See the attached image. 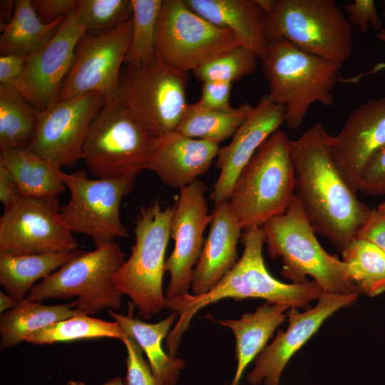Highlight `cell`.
Masks as SVG:
<instances>
[{
    "mask_svg": "<svg viewBox=\"0 0 385 385\" xmlns=\"http://www.w3.org/2000/svg\"><path fill=\"white\" fill-rule=\"evenodd\" d=\"M19 195L16 181L4 168L0 166V201L4 209L9 207Z\"/></svg>",
    "mask_w": 385,
    "mask_h": 385,
    "instance_id": "ee69618b",
    "label": "cell"
},
{
    "mask_svg": "<svg viewBox=\"0 0 385 385\" xmlns=\"http://www.w3.org/2000/svg\"><path fill=\"white\" fill-rule=\"evenodd\" d=\"M31 4L39 19L45 24H51L72 14L76 0H32Z\"/></svg>",
    "mask_w": 385,
    "mask_h": 385,
    "instance_id": "60d3db41",
    "label": "cell"
},
{
    "mask_svg": "<svg viewBox=\"0 0 385 385\" xmlns=\"http://www.w3.org/2000/svg\"><path fill=\"white\" fill-rule=\"evenodd\" d=\"M174 210L163 208L158 199L139 209L130 256L114 277L118 289L130 298L144 319L165 308L163 277Z\"/></svg>",
    "mask_w": 385,
    "mask_h": 385,
    "instance_id": "52a82bcc",
    "label": "cell"
},
{
    "mask_svg": "<svg viewBox=\"0 0 385 385\" xmlns=\"http://www.w3.org/2000/svg\"><path fill=\"white\" fill-rule=\"evenodd\" d=\"M137 175L91 179L84 170L73 173L61 171L70 192L68 202L60 207L61 216L75 233L88 236L96 247L128 237L120 217L122 199L133 190Z\"/></svg>",
    "mask_w": 385,
    "mask_h": 385,
    "instance_id": "8fae6325",
    "label": "cell"
},
{
    "mask_svg": "<svg viewBox=\"0 0 385 385\" xmlns=\"http://www.w3.org/2000/svg\"><path fill=\"white\" fill-rule=\"evenodd\" d=\"M85 33L73 13L46 44L27 56L24 71L13 87L37 110H44L58 101L76 46Z\"/></svg>",
    "mask_w": 385,
    "mask_h": 385,
    "instance_id": "e0dca14e",
    "label": "cell"
},
{
    "mask_svg": "<svg viewBox=\"0 0 385 385\" xmlns=\"http://www.w3.org/2000/svg\"><path fill=\"white\" fill-rule=\"evenodd\" d=\"M356 238L374 245L385 255V211L372 209L369 218L358 231Z\"/></svg>",
    "mask_w": 385,
    "mask_h": 385,
    "instance_id": "b9f144b4",
    "label": "cell"
},
{
    "mask_svg": "<svg viewBox=\"0 0 385 385\" xmlns=\"http://www.w3.org/2000/svg\"><path fill=\"white\" fill-rule=\"evenodd\" d=\"M73 13L86 32H101L132 16L131 0H78Z\"/></svg>",
    "mask_w": 385,
    "mask_h": 385,
    "instance_id": "d590c367",
    "label": "cell"
},
{
    "mask_svg": "<svg viewBox=\"0 0 385 385\" xmlns=\"http://www.w3.org/2000/svg\"><path fill=\"white\" fill-rule=\"evenodd\" d=\"M210 231L193 270L192 294L209 292L235 266L240 227L228 201L215 204Z\"/></svg>",
    "mask_w": 385,
    "mask_h": 385,
    "instance_id": "7402d4cb",
    "label": "cell"
},
{
    "mask_svg": "<svg viewBox=\"0 0 385 385\" xmlns=\"http://www.w3.org/2000/svg\"><path fill=\"white\" fill-rule=\"evenodd\" d=\"M220 144L173 131L160 138L145 169L167 186L182 188L205 173L217 158Z\"/></svg>",
    "mask_w": 385,
    "mask_h": 385,
    "instance_id": "44dd1931",
    "label": "cell"
},
{
    "mask_svg": "<svg viewBox=\"0 0 385 385\" xmlns=\"http://www.w3.org/2000/svg\"><path fill=\"white\" fill-rule=\"evenodd\" d=\"M334 0H275L267 15L268 42L284 39L322 58L343 63L353 51V29Z\"/></svg>",
    "mask_w": 385,
    "mask_h": 385,
    "instance_id": "ba28073f",
    "label": "cell"
},
{
    "mask_svg": "<svg viewBox=\"0 0 385 385\" xmlns=\"http://www.w3.org/2000/svg\"><path fill=\"white\" fill-rule=\"evenodd\" d=\"M104 103L98 92L58 101L37 110V127L27 148L59 169L71 168L81 159L89 127Z\"/></svg>",
    "mask_w": 385,
    "mask_h": 385,
    "instance_id": "9a60e30c",
    "label": "cell"
},
{
    "mask_svg": "<svg viewBox=\"0 0 385 385\" xmlns=\"http://www.w3.org/2000/svg\"><path fill=\"white\" fill-rule=\"evenodd\" d=\"M124 337L125 333L116 322L104 321L81 314L35 332L26 342L43 345L97 338L122 341Z\"/></svg>",
    "mask_w": 385,
    "mask_h": 385,
    "instance_id": "d6a6232c",
    "label": "cell"
},
{
    "mask_svg": "<svg viewBox=\"0 0 385 385\" xmlns=\"http://www.w3.org/2000/svg\"><path fill=\"white\" fill-rule=\"evenodd\" d=\"M376 38L379 41L385 43V28L381 29L379 31L377 32ZM384 68H385V63H381L376 64L371 71H369L366 73H361L360 75H358L355 76L354 78H356L355 80L358 82L359 79L363 78L364 76L366 75H369V74L376 73V72L380 71Z\"/></svg>",
    "mask_w": 385,
    "mask_h": 385,
    "instance_id": "7dc6e473",
    "label": "cell"
},
{
    "mask_svg": "<svg viewBox=\"0 0 385 385\" xmlns=\"http://www.w3.org/2000/svg\"><path fill=\"white\" fill-rule=\"evenodd\" d=\"M248 102L231 110L205 108L197 102L188 105L176 131L186 136L219 143L232 136L251 113Z\"/></svg>",
    "mask_w": 385,
    "mask_h": 385,
    "instance_id": "f546056e",
    "label": "cell"
},
{
    "mask_svg": "<svg viewBox=\"0 0 385 385\" xmlns=\"http://www.w3.org/2000/svg\"><path fill=\"white\" fill-rule=\"evenodd\" d=\"M290 140L282 130L272 133L240 172L228 203L242 230L262 227L284 213L294 195Z\"/></svg>",
    "mask_w": 385,
    "mask_h": 385,
    "instance_id": "5b68a950",
    "label": "cell"
},
{
    "mask_svg": "<svg viewBox=\"0 0 385 385\" xmlns=\"http://www.w3.org/2000/svg\"><path fill=\"white\" fill-rule=\"evenodd\" d=\"M122 342L127 351L125 385H160L137 342L126 333Z\"/></svg>",
    "mask_w": 385,
    "mask_h": 385,
    "instance_id": "8d00e7d4",
    "label": "cell"
},
{
    "mask_svg": "<svg viewBox=\"0 0 385 385\" xmlns=\"http://www.w3.org/2000/svg\"><path fill=\"white\" fill-rule=\"evenodd\" d=\"M376 208L385 211V202L380 203Z\"/></svg>",
    "mask_w": 385,
    "mask_h": 385,
    "instance_id": "681fc988",
    "label": "cell"
},
{
    "mask_svg": "<svg viewBox=\"0 0 385 385\" xmlns=\"http://www.w3.org/2000/svg\"><path fill=\"white\" fill-rule=\"evenodd\" d=\"M358 293L349 294L323 292L315 307L304 312L291 308L288 327L279 330L275 338L255 359V366L247 376L251 385H279L282 371L292 356L313 336L322 324L335 312L351 305Z\"/></svg>",
    "mask_w": 385,
    "mask_h": 385,
    "instance_id": "ac0fdd59",
    "label": "cell"
},
{
    "mask_svg": "<svg viewBox=\"0 0 385 385\" xmlns=\"http://www.w3.org/2000/svg\"><path fill=\"white\" fill-rule=\"evenodd\" d=\"M18 302L11 296L8 294L0 292V312L4 313L5 311H9L14 309Z\"/></svg>",
    "mask_w": 385,
    "mask_h": 385,
    "instance_id": "bcb514c9",
    "label": "cell"
},
{
    "mask_svg": "<svg viewBox=\"0 0 385 385\" xmlns=\"http://www.w3.org/2000/svg\"><path fill=\"white\" fill-rule=\"evenodd\" d=\"M269 83L270 99L285 106L287 126L298 128L314 103L330 106L332 91L338 81L342 63L309 53L290 42H269L260 59Z\"/></svg>",
    "mask_w": 385,
    "mask_h": 385,
    "instance_id": "277c9868",
    "label": "cell"
},
{
    "mask_svg": "<svg viewBox=\"0 0 385 385\" xmlns=\"http://www.w3.org/2000/svg\"><path fill=\"white\" fill-rule=\"evenodd\" d=\"M286 108L263 96L237 129L232 140L220 148L216 166L220 175L210 199L215 204L228 201L235 181L260 145L284 123Z\"/></svg>",
    "mask_w": 385,
    "mask_h": 385,
    "instance_id": "d6986e66",
    "label": "cell"
},
{
    "mask_svg": "<svg viewBox=\"0 0 385 385\" xmlns=\"http://www.w3.org/2000/svg\"><path fill=\"white\" fill-rule=\"evenodd\" d=\"M383 3H384V10H383V16L385 18V0L383 1Z\"/></svg>",
    "mask_w": 385,
    "mask_h": 385,
    "instance_id": "f907efd6",
    "label": "cell"
},
{
    "mask_svg": "<svg viewBox=\"0 0 385 385\" xmlns=\"http://www.w3.org/2000/svg\"><path fill=\"white\" fill-rule=\"evenodd\" d=\"M287 305L266 302L238 319H220L235 338L237 369L230 385H238L246 367L263 351L277 328L285 321Z\"/></svg>",
    "mask_w": 385,
    "mask_h": 385,
    "instance_id": "cb8c5ba5",
    "label": "cell"
},
{
    "mask_svg": "<svg viewBox=\"0 0 385 385\" xmlns=\"http://www.w3.org/2000/svg\"><path fill=\"white\" fill-rule=\"evenodd\" d=\"M385 145V96L367 101L348 116L333 136L334 161L356 191L359 175L369 159Z\"/></svg>",
    "mask_w": 385,
    "mask_h": 385,
    "instance_id": "ffe728a7",
    "label": "cell"
},
{
    "mask_svg": "<svg viewBox=\"0 0 385 385\" xmlns=\"http://www.w3.org/2000/svg\"><path fill=\"white\" fill-rule=\"evenodd\" d=\"M37 122V109L16 88L0 84V151L28 148Z\"/></svg>",
    "mask_w": 385,
    "mask_h": 385,
    "instance_id": "4dcf8cb0",
    "label": "cell"
},
{
    "mask_svg": "<svg viewBox=\"0 0 385 385\" xmlns=\"http://www.w3.org/2000/svg\"><path fill=\"white\" fill-rule=\"evenodd\" d=\"M0 166L14 179L21 195L58 197L66 188L61 169L27 148L1 150Z\"/></svg>",
    "mask_w": 385,
    "mask_h": 385,
    "instance_id": "484cf974",
    "label": "cell"
},
{
    "mask_svg": "<svg viewBox=\"0 0 385 385\" xmlns=\"http://www.w3.org/2000/svg\"><path fill=\"white\" fill-rule=\"evenodd\" d=\"M232 83L225 81H206L201 87V96L197 103L208 108L228 111L233 108L230 103Z\"/></svg>",
    "mask_w": 385,
    "mask_h": 385,
    "instance_id": "ab89813d",
    "label": "cell"
},
{
    "mask_svg": "<svg viewBox=\"0 0 385 385\" xmlns=\"http://www.w3.org/2000/svg\"><path fill=\"white\" fill-rule=\"evenodd\" d=\"M16 1H0V28L2 31L11 21L15 10Z\"/></svg>",
    "mask_w": 385,
    "mask_h": 385,
    "instance_id": "f6af8a7d",
    "label": "cell"
},
{
    "mask_svg": "<svg viewBox=\"0 0 385 385\" xmlns=\"http://www.w3.org/2000/svg\"><path fill=\"white\" fill-rule=\"evenodd\" d=\"M132 35V16L95 35L87 32L76 46L71 67L61 88L58 101L89 93L102 94L104 102L120 98V70Z\"/></svg>",
    "mask_w": 385,
    "mask_h": 385,
    "instance_id": "5bb4252c",
    "label": "cell"
},
{
    "mask_svg": "<svg viewBox=\"0 0 385 385\" xmlns=\"http://www.w3.org/2000/svg\"><path fill=\"white\" fill-rule=\"evenodd\" d=\"M72 252L11 255L0 254V284L17 302L24 299L35 282L69 260Z\"/></svg>",
    "mask_w": 385,
    "mask_h": 385,
    "instance_id": "f1b7e54d",
    "label": "cell"
},
{
    "mask_svg": "<svg viewBox=\"0 0 385 385\" xmlns=\"http://www.w3.org/2000/svg\"><path fill=\"white\" fill-rule=\"evenodd\" d=\"M188 73L173 70L157 61L128 67L120 80L122 102L135 120L160 139L175 131L188 105Z\"/></svg>",
    "mask_w": 385,
    "mask_h": 385,
    "instance_id": "7c38bea8",
    "label": "cell"
},
{
    "mask_svg": "<svg viewBox=\"0 0 385 385\" xmlns=\"http://www.w3.org/2000/svg\"><path fill=\"white\" fill-rule=\"evenodd\" d=\"M195 12L215 26L232 32L259 60L269 42L265 34L267 15L257 0H184Z\"/></svg>",
    "mask_w": 385,
    "mask_h": 385,
    "instance_id": "603a6c76",
    "label": "cell"
},
{
    "mask_svg": "<svg viewBox=\"0 0 385 385\" xmlns=\"http://www.w3.org/2000/svg\"><path fill=\"white\" fill-rule=\"evenodd\" d=\"M27 56L18 54L0 56V84L13 86L22 75Z\"/></svg>",
    "mask_w": 385,
    "mask_h": 385,
    "instance_id": "7bdbcfd3",
    "label": "cell"
},
{
    "mask_svg": "<svg viewBox=\"0 0 385 385\" xmlns=\"http://www.w3.org/2000/svg\"><path fill=\"white\" fill-rule=\"evenodd\" d=\"M258 57L251 50L239 46L193 71L197 79L232 83L256 71Z\"/></svg>",
    "mask_w": 385,
    "mask_h": 385,
    "instance_id": "e575fe53",
    "label": "cell"
},
{
    "mask_svg": "<svg viewBox=\"0 0 385 385\" xmlns=\"http://www.w3.org/2000/svg\"><path fill=\"white\" fill-rule=\"evenodd\" d=\"M333 135L317 123L290 140L294 194L315 232L341 252L356 238L372 209L359 200L337 167Z\"/></svg>",
    "mask_w": 385,
    "mask_h": 385,
    "instance_id": "6da1fadb",
    "label": "cell"
},
{
    "mask_svg": "<svg viewBox=\"0 0 385 385\" xmlns=\"http://www.w3.org/2000/svg\"><path fill=\"white\" fill-rule=\"evenodd\" d=\"M207 190L199 180L180 189L170 230L175 246L165 262V271L170 273L166 298L189 293L194 267L205 242L203 234L212 218L205 197Z\"/></svg>",
    "mask_w": 385,
    "mask_h": 385,
    "instance_id": "2e32d148",
    "label": "cell"
},
{
    "mask_svg": "<svg viewBox=\"0 0 385 385\" xmlns=\"http://www.w3.org/2000/svg\"><path fill=\"white\" fill-rule=\"evenodd\" d=\"M83 314L72 308L71 303L44 305L26 299L0 318L1 349L26 342L34 332L56 322Z\"/></svg>",
    "mask_w": 385,
    "mask_h": 385,
    "instance_id": "4316f807",
    "label": "cell"
},
{
    "mask_svg": "<svg viewBox=\"0 0 385 385\" xmlns=\"http://www.w3.org/2000/svg\"><path fill=\"white\" fill-rule=\"evenodd\" d=\"M125 253L116 242L92 251L76 250L68 262L31 287L26 299H70L72 308L85 314L108 309L118 311L123 294L114 277L123 265Z\"/></svg>",
    "mask_w": 385,
    "mask_h": 385,
    "instance_id": "8992f818",
    "label": "cell"
},
{
    "mask_svg": "<svg viewBox=\"0 0 385 385\" xmlns=\"http://www.w3.org/2000/svg\"><path fill=\"white\" fill-rule=\"evenodd\" d=\"M163 0H131L132 35L124 63L137 67L156 61L155 31Z\"/></svg>",
    "mask_w": 385,
    "mask_h": 385,
    "instance_id": "836d02e7",
    "label": "cell"
},
{
    "mask_svg": "<svg viewBox=\"0 0 385 385\" xmlns=\"http://www.w3.org/2000/svg\"><path fill=\"white\" fill-rule=\"evenodd\" d=\"M359 292L374 297L385 292V255L374 245L354 239L342 252Z\"/></svg>",
    "mask_w": 385,
    "mask_h": 385,
    "instance_id": "1f68e13d",
    "label": "cell"
},
{
    "mask_svg": "<svg viewBox=\"0 0 385 385\" xmlns=\"http://www.w3.org/2000/svg\"><path fill=\"white\" fill-rule=\"evenodd\" d=\"M344 9L351 25L356 26L363 34L367 31L369 24L377 32L383 29L373 0H354L345 4Z\"/></svg>",
    "mask_w": 385,
    "mask_h": 385,
    "instance_id": "f35d334b",
    "label": "cell"
},
{
    "mask_svg": "<svg viewBox=\"0 0 385 385\" xmlns=\"http://www.w3.org/2000/svg\"><path fill=\"white\" fill-rule=\"evenodd\" d=\"M66 385H87L83 381H69ZM102 385H125L123 379L120 377H115Z\"/></svg>",
    "mask_w": 385,
    "mask_h": 385,
    "instance_id": "c3c4849f",
    "label": "cell"
},
{
    "mask_svg": "<svg viewBox=\"0 0 385 385\" xmlns=\"http://www.w3.org/2000/svg\"><path fill=\"white\" fill-rule=\"evenodd\" d=\"M356 190L371 195H385V145L369 159L362 168Z\"/></svg>",
    "mask_w": 385,
    "mask_h": 385,
    "instance_id": "74e56055",
    "label": "cell"
},
{
    "mask_svg": "<svg viewBox=\"0 0 385 385\" xmlns=\"http://www.w3.org/2000/svg\"><path fill=\"white\" fill-rule=\"evenodd\" d=\"M242 242L244 250L241 257L209 292L198 296L188 293L165 297V307L179 315L165 343L168 354L171 357H176L181 337L195 314L220 299L260 298L270 303L287 305L289 308H307L310 302L318 299L324 292L314 281L285 284L269 272L262 256L265 236L262 227L245 230Z\"/></svg>",
    "mask_w": 385,
    "mask_h": 385,
    "instance_id": "7a4b0ae2",
    "label": "cell"
},
{
    "mask_svg": "<svg viewBox=\"0 0 385 385\" xmlns=\"http://www.w3.org/2000/svg\"><path fill=\"white\" fill-rule=\"evenodd\" d=\"M130 313L129 311L127 315H123L108 309L109 315L123 332L130 335L145 354L152 373L160 385H175L185 363L165 352L162 344L178 314L173 312L165 319L148 324L134 318Z\"/></svg>",
    "mask_w": 385,
    "mask_h": 385,
    "instance_id": "d4e9b609",
    "label": "cell"
},
{
    "mask_svg": "<svg viewBox=\"0 0 385 385\" xmlns=\"http://www.w3.org/2000/svg\"><path fill=\"white\" fill-rule=\"evenodd\" d=\"M65 18L51 24L38 16L31 0L16 1L14 15L0 36V53L29 56L55 34Z\"/></svg>",
    "mask_w": 385,
    "mask_h": 385,
    "instance_id": "83f0119b",
    "label": "cell"
},
{
    "mask_svg": "<svg viewBox=\"0 0 385 385\" xmlns=\"http://www.w3.org/2000/svg\"><path fill=\"white\" fill-rule=\"evenodd\" d=\"M271 258L283 262L282 275L294 284L307 282V276L328 293H359L346 265L327 252L295 195L287 210L262 226Z\"/></svg>",
    "mask_w": 385,
    "mask_h": 385,
    "instance_id": "3957f363",
    "label": "cell"
},
{
    "mask_svg": "<svg viewBox=\"0 0 385 385\" xmlns=\"http://www.w3.org/2000/svg\"><path fill=\"white\" fill-rule=\"evenodd\" d=\"M58 197L19 195L0 217V254L72 252L78 242L60 214Z\"/></svg>",
    "mask_w": 385,
    "mask_h": 385,
    "instance_id": "4fadbf2b",
    "label": "cell"
},
{
    "mask_svg": "<svg viewBox=\"0 0 385 385\" xmlns=\"http://www.w3.org/2000/svg\"><path fill=\"white\" fill-rule=\"evenodd\" d=\"M240 46L230 31L192 10L184 0H163L156 26V61L173 70L194 71Z\"/></svg>",
    "mask_w": 385,
    "mask_h": 385,
    "instance_id": "30bf717a",
    "label": "cell"
},
{
    "mask_svg": "<svg viewBox=\"0 0 385 385\" xmlns=\"http://www.w3.org/2000/svg\"><path fill=\"white\" fill-rule=\"evenodd\" d=\"M159 141L130 115L120 96L104 102L93 120L81 159L97 178L138 175L145 169Z\"/></svg>",
    "mask_w": 385,
    "mask_h": 385,
    "instance_id": "9c48e42d",
    "label": "cell"
}]
</instances>
